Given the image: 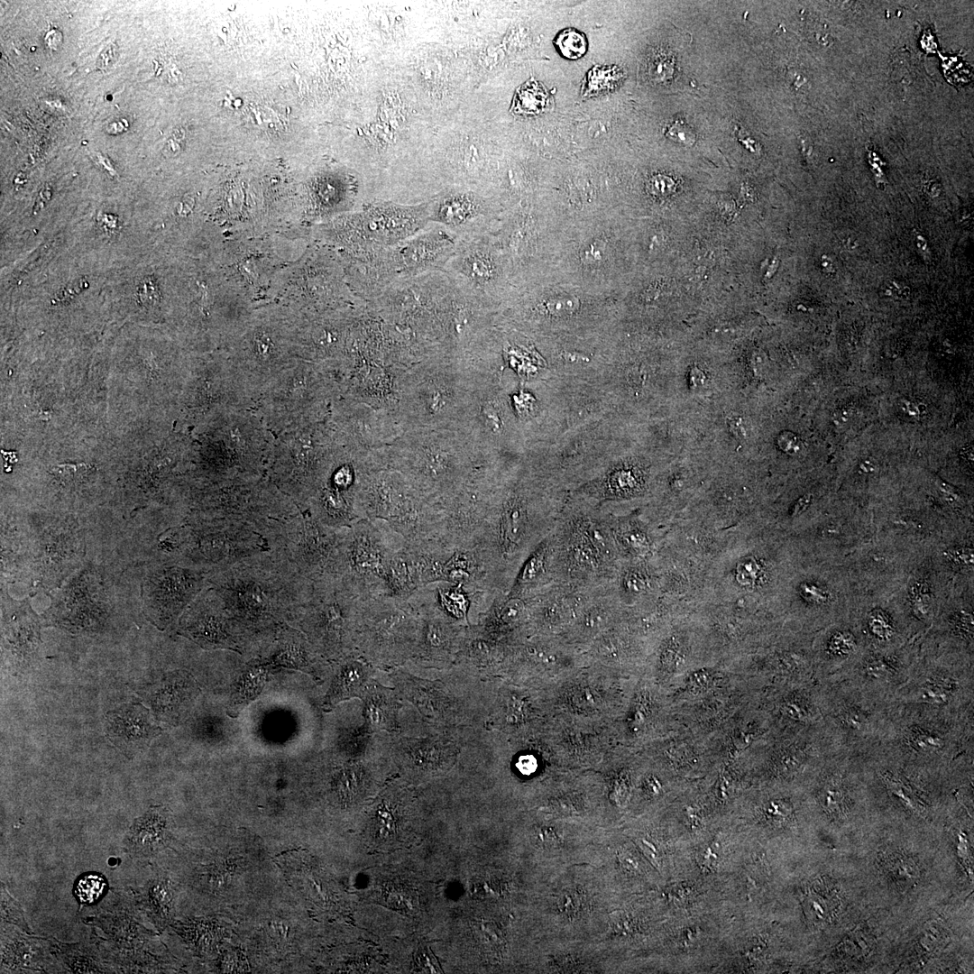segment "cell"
Segmentation results:
<instances>
[{"label":"cell","mask_w":974,"mask_h":974,"mask_svg":"<svg viewBox=\"0 0 974 974\" xmlns=\"http://www.w3.org/2000/svg\"><path fill=\"white\" fill-rule=\"evenodd\" d=\"M207 581L230 616L243 649L249 640L275 637L281 623L295 622L313 590V581L275 550L209 573Z\"/></svg>","instance_id":"1"},{"label":"cell","mask_w":974,"mask_h":974,"mask_svg":"<svg viewBox=\"0 0 974 974\" xmlns=\"http://www.w3.org/2000/svg\"><path fill=\"white\" fill-rule=\"evenodd\" d=\"M878 744L898 760L940 772L974 758V712L949 716L889 703Z\"/></svg>","instance_id":"2"},{"label":"cell","mask_w":974,"mask_h":974,"mask_svg":"<svg viewBox=\"0 0 974 974\" xmlns=\"http://www.w3.org/2000/svg\"><path fill=\"white\" fill-rule=\"evenodd\" d=\"M252 409L225 412L207 422L201 459L184 479L188 486L225 485L266 476L275 436Z\"/></svg>","instance_id":"3"},{"label":"cell","mask_w":974,"mask_h":974,"mask_svg":"<svg viewBox=\"0 0 974 974\" xmlns=\"http://www.w3.org/2000/svg\"><path fill=\"white\" fill-rule=\"evenodd\" d=\"M117 564L89 557L59 588L51 593L49 608L41 615L42 627L74 635L108 632L119 608L132 599Z\"/></svg>","instance_id":"4"},{"label":"cell","mask_w":974,"mask_h":974,"mask_svg":"<svg viewBox=\"0 0 974 974\" xmlns=\"http://www.w3.org/2000/svg\"><path fill=\"white\" fill-rule=\"evenodd\" d=\"M182 495L186 516L244 524L262 535L275 521L300 511L267 476L225 485H185Z\"/></svg>","instance_id":"5"},{"label":"cell","mask_w":974,"mask_h":974,"mask_svg":"<svg viewBox=\"0 0 974 974\" xmlns=\"http://www.w3.org/2000/svg\"><path fill=\"white\" fill-rule=\"evenodd\" d=\"M406 543L386 520L360 519L345 528L330 575L362 601L388 594L391 561Z\"/></svg>","instance_id":"6"},{"label":"cell","mask_w":974,"mask_h":974,"mask_svg":"<svg viewBox=\"0 0 974 974\" xmlns=\"http://www.w3.org/2000/svg\"><path fill=\"white\" fill-rule=\"evenodd\" d=\"M891 703L949 716L974 712L973 661L946 654L917 657Z\"/></svg>","instance_id":"7"},{"label":"cell","mask_w":974,"mask_h":974,"mask_svg":"<svg viewBox=\"0 0 974 974\" xmlns=\"http://www.w3.org/2000/svg\"><path fill=\"white\" fill-rule=\"evenodd\" d=\"M362 600L342 582L325 575L313 590L295 622L323 657L340 659L356 651Z\"/></svg>","instance_id":"8"},{"label":"cell","mask_w":974,"mask_h":974,"mask_svg":"<svg viewBox=\"0 0 974 974\" xmlns=\"http://www.w3.org/2000/svg\"><path fill=\"white\" fill-rule=\"evenodd\" d=\"M418 613L409 598L383 594L362 601L356 650L372 666L391 668L411 660Z\"/></svg>","instance_id":"9"},{"label":"cell","mask_w":974,"mask_h":974,"mask_svg":"<svg viewBox=\"0 0 974 974\" xmlns=\"http://www.w3.org/2000/svg\"><path fill=\"white\" fill-rule=\"evenodd\" d=\"M32 592L52 593L87 560V533L76 517L58 514L27 520Z\"/></svg>","instance_id":"10"},{"label":"cell","mask_w":974,"mask_h":974,"mask_svg":"<svg viewBox=\"0 0 974 974\" xmlns=\"http://www.w3.org/2000/svg\"><path fill=\"white\" fill-rule=\"evenodd\" d=\"M822 724L839 750L859 752L878 742L889 703L873 698L844 679L817 683Z\"/></svg>","instance_id":"11"},{"label":"cell","mask_w":974,"mask_h":974,"mask_svg":"<svg viewBox=\"0 0 974 974\" xmlns=\"http://www.w3.org/2000/svg\"><path fill=\"white\" fill-rule=\"evenodd\" d=\"M345 528H332L309 511L275 521L262 535L271 550L285 556L307 578L315 581L330 572Z\"/></svg>","instance_id":"12"},{"label":"cell","mask_w":974,"mask_h":974,"mask_svg":"<svg viewBox=\"0 0 974 974\" xmlns=\"http://www.w3.org/2000/svg\"><path fill=\"white\" fill-rule=\"evenodd\" d=\"M184 521L188 526V539L181 565L209 574L271 550L265 538L247 525L188 516H185Z\"/></svg>","instance_id":"13"},{"label":"cell","mask_w":974,"mask_h":974,"mask_svg":"<svg viewBox=\"0 0 974 974\" xmlns=\"http://www.w3.org/2000/svg\"><path fill=\"white\" fill-rule=\"evenodd\" d=\"M139 568L142 569L141 611L160 630L174 628L208 583V573L181 565H148Z\"/></svg>","instance_id":"14"},{"label":"cell","mask_w":974,"mask_h":974,"mask_svg":"<svg viewBox=\"0 0 974 974\" xmlns=\"http://www.w3.org/2000/svg\"><path fill=\"white\" fill-rule=\"evenodd\" d=\"M314 433L300 426L275 436L266 476L303 510L325 465Z\"/></svg>","instance_id":"15"},{"label":"cell","mask_w":974,"mask_h":974,"mask_svg":"<svg viewBox=\"0 0 974 974\" xmlns=\"http://www.w3.org/2000/svg\"><path fill=\"white\" fill-rule=\"evenodd\" d=\"M409 599L419 618L411 660L423 667H446L457 659L466 639L461 622L438 606L430 584L419 588Z\"/></svg>","instance_id":"16"},{"label":"cell","mask_w":974,"mask_h":974,"mask_svg":"<svg viewBox=\"0 0 974 974\" xmlns=\"http://www.w3.org/2000/svg\"><path fill=\"white\" fill-rule=\"evenodd\" d=\"M1 598L2 662L10 674L23 675L32 670L41 657V616L28 600L12 598L5 587Z\"/></svg>","instance_id":"17"},{"label":"cell","mask_w":974,"mask_h":974,"mask_svg":"<svg viewBox=\"0 0 974 974\" xmlns=\"http://www.w3.org/2000/svg\"><path fill=\"white\" fill-rule=\"evenodd\" d=\"M192 391L195 413L207 422L225 412L252 409L256 400L234 362L220 358L198 372Z\"/></svg>","instance_id":"18"},{"label":"cell","mask_w":974,"mask_h":974,"mask_svg":"<svg viewBox=\"0 0 974 974\" xmlns=\"http://www.w3.org/2000/svg\"><path fill=\"white\" fill-rule=\"evenodd\" d=\"M176 631L207 650L241 652L242 641L219 595L207 583L179 619Z\"/></svg>","instance_id":"19"},{"label":"cell","mask_w":974,"mask_h":974,"mask_svg":"<svg viewBox=\"0 0 974 974\" xmlns=\"http://www.w3.org/2000/svg\"><path fill=\"white\" fill-rule=\"evenodd\" d=\"M916 658L914 652L901 647L886 651L866 648L840 679L873 698L890 703L908 679Z\"/></svg>","instance_id":"20"},{"label":"cell","mask_w":974,"mask_h":974,"mask_svg":"<svg viewBox=\"0 0 974 974\" xmlns=\"http://www.w3.org/2000/svg\"><path fill=\"white\" fill-rule=\"evenodd\" d=\"M429 207L430 202L416 206L372 203L358 220L359 236L372 246H396L429 222Z\"/></svg>","instance_id":"21"},{"label":"cell","mask_w":974,"mask_h":974,"mask_svg":"<svg viewBox=\"0 0 974 974\" xmlns=\"http://www.w3.org/2000/svg\"><path fill=\"white\" fill-rule=\"evenodd\" d=\"M104 729L109 741L129 758L144 751L161 733L151 710L135 701L107 712Z\"/></svg>","instance_id":"22"},{"label":"cell","mask_w":974,"mask_h":974,"mask_svg":"<svg viewBox=\"0 0 974 974\" xmlns=\"http://www.w3.org/2000/svg\"><path fill=\"white\" fill-rule=\"evenodd\" d=\"M199 692L188 672L176 670L141 687L138 694L157 721L178 725L190 712Z\"/></svg>","instance_id":"23"},{"label":"cell","mask_w":974,"mask_h":974,"mask_svg":"<svg viewBox=\"0 0 974 974\" xmlns=\"http://www.w3.org/2000/svg\"><path fill=\"white\" fill-rule=\"evenodd\" d=\"M769 703L770 721L775 729L822 724L817 682L774 684Z\"/></svg>","instance_id":"24"},{"label":"cell","mask_w":974,"mask_h":974,"mask_svg":"<svg viewBox=\"0 0 974 974\" xmlns=\"http://www.w3.org/2000/svg\"><path fill=\"white\" fill-rule=\"evenodd\" d=\"M454 245L446 230L435 229L414 235L393 249L394 268L402 275L442 269L452 255Z\"/></svg>","instance_id":"25"},{"label":"cell","mask_w":974,"mask_h":974,"mask_svg":"<svg viewBox=\"0 0 974 974\" xmlns=\"http://www.w3.org/2000/svg\"><path fill=\"white\" fill-rule=\"evenodd\" d=\"M31 543L27 520L2 518L1 576L2 586L31 583Z\"/></svg>","instance_id":"26"},{"label":"cell","mask_w":974,"mask_h":974,"mask_svg":"<svg viewBox=\"0 0 974 974\" xmlns=\"http://www.w3.org/2000/svg\"><path fill=\"white\" fill-rule=\"evenodd\" d=\"M568 561L575 570L591 573L601 568L610 556V542L603 528L590 519L571 526L566 543Z\"/></svg>","instance_id":"27"},{"label":"cell","mask_w":974,"mask_h":974,"mask_svg":"<svg viewBox=\"0 0 974 974\" xmlns=\"http://www.w3.org/2000/svg\"><path fill=\"white\" fill-rule=\"evenodd\" d=\"M391 677L402 696L426 718L434 722H447L454 705L441 683L419 679L400 670L393 672Z\"/></svg>","instance_id":"28"},{"label":"cell","mask_w":974,"mask_h":974,"mask_svg":"<svg viewBox=\"0 0 974 974\" xmlns=\"http://www.w3.org/2000/svg\"><path fill=\"white\" fill-rule=\"evenodd\" d=\"M320 657L300 629L292 628L288 623H281L273 639L268 661L312 673Z\"/></svg>","instance_id":"29"},{"label":"cell","mask_w":974,"mask_h":974,"mask_svg":"<svg viewBox=\"0 0 974 974\" xmlns=\"http://www.w3.org/2000/svg\"><path fill=\"white\" fill-rule=\"evenodd\" d=\"M331 686L326 695L324 708L333 709L342 701L358 697L363 700L369 685L372 665L360 654L354 653L340 658Z\"/></svg>","instance_id":"30"},{"label":"cell","mask_w":974,"mask_h":974,"mask_svg":"<svg viewBox=\"0 0 974 974\" xmlns=\"http://www.w3.org/2000/svg\"><path fill=\"white\" fill-rule=\"evenodd\" d=\"M170 825V813L164 807H151L133 821L125 841L128 850L136 855L157 852L168 841Z\"/></svg>","instance_id":"31"},{"label":"cell","mask_w":974,"mask_h":974,"mask_svg":"<svg viewBox=\"0 0 974 974\" xmlns=\"http://www.w3.org/2000/svg\"><path fill=\"white\" fill-rule=\"evenodd\" d=\"M397 750L408 765L430 771L446 768L455 754V747L441 738L404 739Z\"/></svg>","instance_id":"32"},{"label":"cell","mask_w":974,"mask_h":974,"mask_svg":"<svg viewBox=\"0 0 974 974\" xmlns=\"http://www.w3.org/2000/svg\"><path fill=\"white\" fill-rule=\"evenodd\" d=\"M364 702V727L369 732L398 730L400 703L395 691L372 681L363 698Z\"/></svg>","instance_id":"33"},{"label":"cell","mask_w":974,"mask_h":974,"mask_svg":"<svg viewBox=\"0 0 974 974\" xmlns=\"http://www.w3.org/2000/svg\"><path fill=\"white\" fill-rule=\"evenodd\" d=\"M51 485L59 493L69 496L81 494L96 481V468L86 463L62 464L48 470Z\"/></svg>","instance_id":"34"},{"label":"cell","mask_w":974,"mask_h":974,"mask_svg":"<svg viewBox=\"0 0 974 974\" xmlns=\"http://www.w3.org/2000/svg\"><path fill=\"white\" fill-rule=\"evenodd\" d=\"M477 211L476 205L466 195L446 192L437 199L430 201L429 221L436 222L446 227H455Z\"/></svg>","instance_id":"35"},{"label":"cell","mask_w":974,"mask_h":974,"mask_svg":"<svg viewBox=\"0 0 974 974\" xmlns=\"http://www.w3.org/2000/svg\"><path fill=\"white\" fill-rule=\"evenodd\" d=\"M389 595L409 598L420 588L417 573L406 545L392 557L387 574Z\"/></svg>","instance_id":"36"},{"label":"cell","mask_w":974,"mask_h":974,"mask_svg":"<svg viewBox=\"0 0 974 974\" xmlns=\"http://www.w3.org/2000/svg\"><path fill=\"white\" fill-rule=\"evenodd\" d=\"M438 606L451 618L467 620L472 603L470 588L462 583L436 582L430 583Z\"/></svg>","instance_id":"37"},{"label":"cell","mask_w":974,"mask_h":974,"mask_svg":"<svg viewBox=\"0 0 974 974\" xmlns=\"http://www.w3.org/2000/svg\"><path fill=\"white\" fill-rule=\"evenodd\" d=\"M553 105L552 92L536 78H531L516 90L511 111L516 115H538Z\"/></svg>","instance_id":"38"},{"label":"cell","mask_w":974,"mask_h":974,"mask_svg":"<svg viewBox=\"0 0 974 974\" xmlns=\"http://www.w3.org/2000/svg\"><path fill=\"white\" fill-rule=\"evenodd\" d=\"M525 612V603L520 597L506 595L496 600L485 619L483 630L488 635L499 636L519 622Z\"/></svg>","instance_id":"39"},{"label":"cell","mask_w":974,"mask_h":974,"mask_svg":"<svg viewBox=\"0 0 974 974\" xmlns=\"http://www.w3.org/2000/svg\"><path fill=\"white\" fill-rule=\"evenodd\" d=\"M267 671L261 666L250 667L241 677L234 689L227 712L230 715H237L238 712L261 692L266 678Z\"/></svg>","instance_id":"40"},{"label":"cell","mask_w":974,"mask_h":974,"mask_svg":"<svg viewBox=\"0 0 974 974\" xmlns=\"http://www.w3.org/2000/svg\"><path fill=\"white\" fill-rule=\"evenodd\" d=\"M547 551L546 542H542L536 547L520 566L508 596L520 597L526 588L542 575L546 568Z\"/></svg>","instance_id":"41"},{"label":"cell","mask_w":974,"mask_h":974,"mask_svg":"<svg viewBox=\"0 0 974 974\" xmlns=\"http://www.w3.org/2000/svg\"><path fill=\"white\" fill-rule=\"evenodd\" d=\"M171 901L172 887L169 880L159 877L149 882L145 904L155 918L165 919L169 916Z\"/></svg>","instance_id":"42"},{"label":"cell","mask_w":974,"mask_h":974,"mask_svg":"<svg viewBox=\"0 0 974 974\" xmlns=\"http://www.w3.org/2000/svg\"><path fill=\"white\" fill-rule=\"evenodd\" d=\"M621 78V73L615 67L596 65L587 72L585 83L582 88L583 97L594 96L612 89Z\"/></svg>","instance_id":"43"},{"label":"cell","mask_w":974,"mask_h":974,"mask_svg":"<svg viewBox=\"0 0 974 974\" xmlns=\"http://www.w3.org/2000/svg\"><path fill=\"white\" fill-rule=\"evenodd\" d=\"M558 52L568 60L582 58L587 51V41L583 32L574 28L562 30L554 39Z\"/></svg>","instance_id":"44"},{"label":"cell","mask_w":974,"mask_h":974,"mask_svg":"<svg viewBox=\"0 0 974 974\" xmlns=\"http://www.w3.org/2000/svg\"><path fill=\"white\" fill-rule=\"evenodd\" d=\"M794 804L788 798L776 797L769 800L764 806V814L771 822L784 823L789 822L794 815Z\"/></svg>","instance_id":"45"},{"label":"cell","mask_w":974,"mask_h":974,"mask_svg":"<svg viewBox=\"0 0 974 974\" xmlns=\"http://www.w3.org/2000/svg\"><path fill=\"white\" fill-rule=\"evenodd\" d=\"M459 265L462 271L478 281L486 280L492 276V269L489 261L479 254L466 256L459 262Z\"/></svg>","instance_id":"46"},{"label":"cell","mask_w":974,"mask_h":974,"mask_svg":"<svg viewBox=\"0 0 974 974\" xmlns=\"http://www.w3.org/2000/svg\"><path fill=\"white\" fill-rule=\"evenodd\" d=\"M105 888L104 879L97 875H88L81 878L76 887V894L82 903H90L96 900Z\"/></svg>","instance_id":"47"},{"label":"cell","mask_w":974,"mask_h":974,"mask_svg":"<svg viewBox=\"0 0 974 974\" xmlns=\"http://www.w3.org/2000/svg\"><path fill=\"white\" fill-rule=\"evenodd\" d=\"M892 875L898 880L913 882L919 878L920 870L917 864L911 858L900 857L893 859L889 864Z\"/></svg>","instance_id":"48"},{"label":"cell","mask_w":974,"mask_h":974,"mask_svg":"<svg viewBox=\"0 0 974 974\" xmlns=\"http://www.w3.org/2000/svg\"><path fill=\"white\" fill-rule=\"evenodd\" d=\"M617 536L620 541L635 554H643L648 549L646 535L638 528L620 529Z\"/></svg>","instance_id":"49"},{"label":"cell","mask_w":974,"mask_h":974,"mask_svg":"<svg viewBox=\"0 0 974 974\" xmlns=\"http://www.w3.org/2000/svg\"><path fill=\"white\" fill-rule=\"evenodd\" d=\"M921 584V583H920ZM912 591V605L914 616L918 620L923 623L928 622L930 618V601L928 589L923 587V584L918 587H914Z\"/></svg>","instance_id":"50"},{"label":"cell","mask_w":974,"mask_h":974,"mask_svg":"<svg viewBox=\"0 0 974 974\" xmlns=\"http://www.w3.org/2000/svg\"><path fill=\"white\" fill-rule=\"evenodd\" d=\"M578 618L580 626L583 630L596 632L601 629L604 623V611L601 609V606H592L581 611Z\"/></svg>","instance_id":"51"},{"label":"cell","mask_w":974,"mask_h":974,"mask_svg":"<svg viewBox=\"0 0 974 974\" xmlns=\"http://www.w3.org/2000/svg\"><path fill=\"white\" fill-rule=\"evenodd\" d=\"M841 948L850 956L866 955L870 950L869 938L862 933H853L843 942Z\"/></svg>","instance_id":"52"},{"label":"cell","mask_w":974,"mask_h":974,"mask_svg":"<svg viewBox=\"0 0 974 974\" xmlns=\"http://www.w3.org/2000/svg\"><path fill=\"white\" fill-rule=\"evenodd\" d=\"M647 584L645 575L636 568L628 569L622 576V588L629 594L637 595L643 593Z\"/></svg>","instance_id":"53"},{"label":"cell","mask_w":974,"mask_h":974,"mask_svg":"<svg viewBox=\"0 0 974 974\" xmlns=\"http://www.w3.org/2000/svg\"><path fill=\"white\" fill-rule=\"evenodd\" d=\"M578 299L574 298H556L550 299L547 309L556 316H565L573 313L578 307Z\"/></svg>","instance_id":"54"},{"label":"cell","mask_w":974,"mask_h":974,"mask_svg":"<svg viewBox=\"0 0 974 974\" xmlns=\"http://www.w3.org/2000/svg\"><path fill=\"white\" fill-rule=\"evenodd\" d=\"M944 940L942 931L937 926H931L921 938V944L926 950H933Z\"/></svg>","instance_id":"55"},{"label":"cell","mask_w":974,"mask_h":974,"mask_svg":"<svg viewBox=\"0 0 974 974\" xmlns=\"http://www.w3.org/2000/svg\"><path fill=\"white\" fill-rule=\"evenodd\" d=\"M803 593L812 602L816 604H825L829 599L828 593L823 588L813 583L804 585Z\"/></svg>","instance_id":"56"},{"label":"cell","mask_w":974,"mask_h":974,"mask_svg":"<svg viewBox=\"0 0 974 974\" xmlns=\"http://www.w3.org/2000/svg\"><path fill=\"white\" fill-rule=\"evenodd\" d=\"M666 134L672 139L680 140L679 142H685V143L694 142V139L693 133L685 125L678 124V122H675L668 128Z\"/></svg>","instance_id":"57"},{"label":"cell","mask_w":974,"mask_h":974,"mask_svg":"<svg viewBox=\"0 0 974 974\" xmlns=\"http://www.w3.org/2000/svg\"><path fill=\"white\" fill-rule=\"evenodd\" d=\"M957 852H958V856L960 857L961 861H963V863L968 865L969 864V862H968L969 861L968 842H967V839L965 837V834L962 832H960L959 833V835H958ZM968 868H969V865H968Z\"/></svg>","instance_id":"58"},{"label":"cell","mask_w":974,"mask_h":974,"mask_svg":"<svg viewBox=\"0 0 974 974\" xmlns=\"http://www.w3.org/2000/svg\"><path fill=\"white\" fill-rule=\"evenodd\" d=\"M952 556L960 564L969 565L973 563V553L970 548H960L956 550Z\"/></svg>","instance_id":"59"},{"label":"cell","mask_w":974,"mask_h":974,"mask_svg":"<svg viewBox=\"0 0 974 974\" xmlns=\"http://www.w3.org/2000/svg\"><path fill=\"white\" fill-rule=\"evenodd\" d=\"M853 411L850 409H843L840 410L834 417V422L836 424H844L850 420L852 417Z\"/></svg>","instance_id":"60"},{"label":"cell","mask_w":974,"mask_h":974,"mask_svg":"<svg viewBox=\"0 0 974 974\" xmlns=\"http://www.w3.org/2000/svg\"><path fill=\"white\" fill-rule=\"evenodd\" d=\"M859 470L866 474H869L875 472L876 464L871 460H863L859 464Z\"/></svg>","instance_id":"61"},{"label":"cell","mask_w":974,"mask_h":974,"mask_svg":"<svg viewBox=\"0 0 974 974\" xmlns=\"http://www.w3.org/2000/svg\"><path fill=\"white\" fill-rule=\"evenodd\" d=\"M810 501H811L810 495H805V496L802 497L798 501V502L796 503L794 512L795 514H798V513L802 512L804 510H805L807 508V506L810 503Z\"/></svg>","instance_id":"62"},{"label":"cell","mask_w":974,"mask_h":974,"mask_svg":"<svg viewBox=\"0 0 974 974\" xmlns=\"http://www.w3.org/2000/svg\"><path fill=\"white\" fill-rule=\"evenodd\" d=\"M902 408H903V409H904V411H905V412H906L907 414H909V415H910V416H912V417H914V418H916V417H918V416H919V413H918V410H917L916 405H914V404H913L912 402H910V401L905 400V401H904V402L902 403Z\"/></svg>","instance_id":"63"},{"label":"cell","mask_w":974,"mask_h":974,"mask_svg":"<svg viewBox=\"0 0 974 974\" xmlns=\"http://www.w3.org/2000/svg\"><path fill=\"white\" fill-rule=\"evenodd\" d=\"M916 408H917L919 416H921L922 414H924L926 412V410H927V408L923 403H920V404L916 405Z\"/></svg>","instance_id":"64"}]
</instances>
